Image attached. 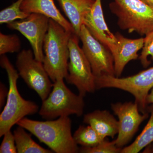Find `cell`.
<instances>
[{
    "label": "cell",
    "instance_id": "cell-1",
    "mask_svg": "<svg viewBox=\"0 0 153 153\" xmlns=\"http://www.w3.org/2000/svg\"><path fill=\"white\" fill-rule=\"evenodd\" d=\"M30 132L41 143L56 153H76L79 148L71 133V120L68 116L56 120H34L25 117L17 124Z\"/></svg>",
    "mask_w": 153,
    "mask_h": 153
},
{
    "label": "cell",
    "instance_id": "cell-2",
    "mask_svg": "<svg viewBox=\"0 0 153 153\" xmlns=\"http://www.w3.org/2000/svg\"><path fill=\"white\" fill-rule=\"evenodd\" d=\"M73 33L49 19V28L44 44L43 65L50 79L55 82L68 75V43Z\"/></svg>",
    "mask_w": 153,
    "mask_h": 153
},
{
    "label": "cell",
    "instance_id": "cell-3",
    "mask_svg": "<svg viewBox=\"0 0 153 153\" xmlns=\"http://www.w3.org/2000/svg\"><path fill=\"white\" fill-rule=\"evenodd\" d=\"M1 56L0 65L7 72L9 83L7 101L0 114V137H1L19 121L27 116L36 114L40 108L34 102L22 97L17 87V81L20 76L18 70L5 55Z\"/></svg>",
    "mask_w": 153,
    "mask_h": 153
},
{
    "label": "cell",
    "instance_id": "cell-4",
    "mask_svg": "<svg viewBox=\"0 0 153 153\" xmlns=\"http://www.w3.org/2000/svg\"><path fill=\"white\" fill-rule=\"evenodd\" d=\"M109 7L121 30L141 36L153 31V7L141 0H114Z\"/></svg>",
    "mask_w": 153,
    "mask_h": 153
},
{
    "label": "cell",
    "instance_id": "cell-5",
    "mask_svg": "<svg viewBox=\"0 0 153 153\" xmlns=\"http://www.w3.org/2000/svg\"><path fill=\"white\" fill-rule=\"evenodd\" d=\"M84 97L72 92L64 82L59 79L53 82L52 89L42 101L39 114L44 119L51 120L63 116H81L85 107Z\"/></svg>",
    "mask_w": 153,
    "mask_h": 153
},
{
    "label": "cell",
    "instance_id": "cell-6",
    "mask_svg": "<svg viewBox=\"0 0 153 153\" xmlns=\"http://www.w3.org/2000/svg\"><path fill=\"white\" fill-rule=\"evenodd\" d=\"M96 90L115 88L127 91L133 96L140 112H147V97L153 88V66L137 74L125 77L104 75L95 77Z\"/></svg>",
    "mask_w": 153,
    "mask_h": 153
},
{
    "label": "cell",
    "instance_id": "cell-7",
    "mask_svg": "<svg viewBox=\"0 0 153 153\" xmlns=\"http://www.w3.org/2000/svg\"><path fill=\"white\" fill-rule=\"evenodd\" d=\"M79 37L71 35L68 43L69 51L68 75L66 79L68 84L74 85L79 94L84 97L86 94L96 90L95 76L82 48L79 45Z\"/></svg>",
    "mask_w": 153,
    "mask_h": 153
},
{
    "label": "cell",
    "instance_id": "cell-8",
    "mask_svg": "<svg viewBox=\"0 0 153 153\" xmlns=\"http://www.w3.org/2000/svg\"><path fill=\"white\" fill-rule=\"evenodd\" d=\"M16 66L19 76L30 88L35 91L42 101L47 98L53 83L42 62L36 60L31 49H23L17 55Z\"/></svg>",
    "mask_w": 153,
    "mask_h": 153
},
{
    "label": "cell",
    "instance_id": "cell-9",
    "mask_svg": "<svg viewBox=\"0 0 153 153\" xmlns=\"http://www.w3.org/2000/svg\"><path fill=\"white\" fill-rule=\"evenodd\" d=\"M79 37L82 51L95 77L104 75L115 76L114 60L110 50L96 39L85 25H82Z\"/></svg>",
    "mask_w": 153,
    "mask_h": 153
},
{
    "label": "cell",
    "instance_id": "cell-10",
    "mask_svg": "<svg viewBox=\"0 0 153 153\" xmlns=\"http://www.w3.org/2000/svg\"><path fill=\"white\" fill-rule=\"evenodd\" d=\"M49 19L38 13H31L26 19L7 24L9 29L17 30L30 42L35 59L43 63L44 39L49 28Z\"/></svg>",
    "mask_w": 153,
    "mask_h": 153
},
{
    "label": "cell",
    "instance_id": "cell-11",
    "mask_svg": "<svg viewBox=\"0 0 153 153\" xmlns=\"http://www.w3.org/2000/svg\"><path fill=\"white\" fill-rule=\"evenodd\" d=\"M111 108L118 118L119 130L117 138L115 140L116 145L122 149L130 142L149 113L141 114L137 104L131 102L112 103Z\"/></svg>",
    "mask_w": 153,
    "mask_h": 153
},
{
    "label": "cell",
    "instance_id": "cell-12",
    "mask_svg": "<svg viewBox=\"0 0 153 153\" xmlns=\"http://www.w3.org/2000/svg\"><path fill=\"white\" fill-rule=\"evenodd\" d=\"M83 25L91 35L106 46L112 54L116 51L117 40L105 22L101 0H95L91 10L85 17Z\"/></svg>",
    "mask_w": 153,
    "mask_h": 153
},
{
    "label": "cell",
    "instance_id": "cell-13",
    "mask_svg": "<svg viewBox=\"0 0 153 153\" xmlns=\"http://www.w3.org/2000/svg\"><path fill=\"white\" fill-rule=\"evenodd\" d=\"M115 35L117 40V47L112 55L115 76L119 77L130 61L138 58L137 53L143 47L144 38L130 39L124 37L119 33H117Z\"/></svg>",
    "mask_w": 153,
    "mask_h": 153
},
{
    "label": "cell",
    "instance_id": "cell-14",
    "mask_svg": "<svg viewBox=\"0 0 153 153\" xmlns=\"http://www.w3.org/2000/svg\"><path fill=\"white\" fill-rule=\"evenodd\" d=\"M21 9L28 14L44 15L60 24L66 31L75 33L71 23L63 16L55 6L54 0H24Z\"/></svg>",
    "mask_w": 153,
    "mask_h": 153
},
{
    "label": "cell",
    "instance_id": "cell-15",
    "mask_svg": "<svg viewBox=\"0 0 153 153\" xmlns=\"http://www.w3.org/2000/svg\"><path fill=\"white\" fill-rule=\"evenodd\" d=\"M83 123L90 126L102 138H114L118 133V120L107 110L94 111L86 114Z\"/></svg>",
    "mask_w": 153,
    "mask_h": 153
},
{
    "label": "cell",
    "instance_id": "cell-16",
    "mask_svg": "<svg viewBox=\"0 0 153 153\" xmlns=\"http://www.w3.org/2000/svg\"><path fill=\"white\" fill-rule=\"evenodd\" d=\"M79 37L84 19L91 10L95 0H57Z\"/></svg>",
    "mask_w": 153,
    "mask_h": 153
},
{
    "label": "cell",
    "instance_id": "cell-17",
    "mask_svg": "<svg viewBox=\"0 0 153 153\" xmlns=\"http://www.w3.org/2000/svg\"><path fill=\"white\" fill-rule=\"evenodd\" d=\"M147 112L150 114L149 120L142 131L131 144L122 149L120 153H137L153 142V104L148 105Z\"/></svg>",
    "mask_w": 153,
    "mask_h": 153
},
{
    "label": "cell",
    "instance_id": "cell-18",
    "mask_svg": "<svg viewBox=\"0 0 153 153\" xmlns=\"http://www.w3.org/2000/svg\"><path fill=\"white\" fill-rule=\"evenodd\" d=\"M26 129L19 126L14 131L13 134L19 153H52L53 151L42 147L32 139Z\"/></svg>",
    "mask_w": 153,
    "mask_h": 153
},
{
    "label": "cell",
    "instance_id": "cell-19",
    "mask_svg": "<svg viewBox=\"0 0 153 153\" xmlns=\"http://www.w3.org/2000/svg\"><path fill=\"white\" fill-rule=\"evenodd\" d=\"M73 137L77 145L84 147L95 146L105 139L89 125L79 126Z\"/></svg>",
    "mask_w": 153,
    "mask_h": 153
},
{
    "label": "cell",
    "instance_id": "cell-20",
    "mask_svg": "<svg viewBox=\"0 0 153 153\" xmlns=\"http://www.w3.org/2000/svg\"><path fill=\"white\" fill-rule=\"evenodd\" d=\"M24 0H17L10 6L3 9L0 12V24H8L17 20L26 19L30 15L21 9Z\"/></svg>",
    "mask_w": 153,
    "mask_h": 153
},
{
    "label": "cell",
    "instance_id": "cell-21",
    "mask_svg": "<svg viewBox=\"0 0 153 153\" xmlns=\"http://www.w3.org/2000/svg\"><path fill=\"white\" fill-rule=\"evenodd\" d=\"M21 48V41L16 34L6 35L0 33V55L19 52Z\"/></svg>",
    "mask_w": 153,
    "mask_h": 153
},
{
    "label": "cell",
    "instance_id": "cell-22",
    "mask_svg": "<svg viewBox=\"0 0 153 153\" xmlns=\"http://www.w3.org/2000/svg\"><path fill=\"white\" fill-rule=\"evenodd\" d=\"M121 148L118 147L115 140L109 141L105 139L101 142L93 147H81L79 152L82 153H120Z\"/></svg>",
    "mask_w": 153,
    "mask_h": 153
},
{
    "label": "cell",
    "instance_id": "cell-23",
    "mask_svg": "<svg viewBox=\"0 0 153 153\" xmlns=\"http://www.w3.org/2000/svg\"><path fill=\"white\" fill-rule=\"evenodd\" d=\"M151 56L153 61V31L146 35L143 47L139 59L144 68H147L151 64L148 57Z\"/></svg>",
    "mask_w": 153,
    "mask_h": 153
},
{
    "label": "cell",
    "instance_id": "cell-24",
    "mask_svg": "<svg viewBox=\"0 0 153 153\" xmlns=\"http://www.w3.org/2000/svg\"><path fill=\"white\" fill-rule=\"evenodd\" d=\"M4 138L0 146L1 153H16V146L14 134L11 130L4 135Z\"/></svg>",
    "mask_w": 153,
    "mask_h": 153
},
{
    "label": "cell",
    "instance_id": "cell-25",
    "mask_svg": "<svg viewBox=\"0 0 153 153\" xmlns=\"http://www.w3.org/2000/svg\"><path fill=\"white\" fill-rule=\"evenodd\" d=\"M9 89L3 83L0 84V108H1L6 104Z\"/></svg>",
    "mask_w": 153,
    "mask_h": 153
},
{
    "label": "cell",
    "instance_id": "cell-26",
    "mask_svg": "<svg viewBox=\"0 0 153 153\" xmlns=\"http://www.w3.org/2000/svg\"><path fill=\"white\" fill-rule=\"evenodd\" d=\"M146 102L147 105H149L153 104V88L151 89L147 97Z\"/></svg>",
    "mask_w": 153,
    "mask_h": 153
},
{
    "label": "cell",
    "instance_id": "cell-27",
    "mask_svg": "<svg viewBox=\"0 0 153 153\" xmlns=\"http://www.w3.org/2000/svg\"><path fill=\"white\" fill-rule=\"evenodd\" d=\"M143 153H153V142L143 149Z\"/></svg>",
    "mask_w": 153,
    "mask_h": 153
},
{
    "label": "cell",
    "instance_id": "cell-28",
    "mask_svg": "<svg viewBox=\"0 0 153 153\" xmlns=\"http://www.w3.org/2000/svg\"><path fill=\"white\" fill-rule=\"evenodd\" d=\"M148 5L153 7V0H141Z\"/></svg>",
    "mask_w": 153,
    "mask_h": 153
}]
</instances>
